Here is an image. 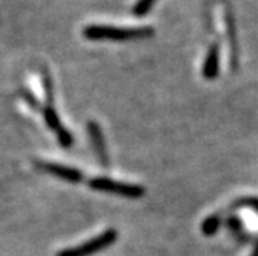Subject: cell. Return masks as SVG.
<instances>
[{
	"instance_id": "cell-1",
	"label": "cell",
	"mask_w": 258,
	"mask_h": 256,
	"mask_svg": "<svg viewBox=\"0 0 258 256\" xmlns=\"http://www.w3.org/2000/svg\"><path fill=\"white\" fill-rule=\"evenodd\" d=\"M84 37L90 40H133V39H144L153 36L152 27H141V28H119L111 25H88L84 28Z\"/></svg>"
},
{
	"instance_id": "cell-4",
	"label": "cell",
	"mask_w": 258,
	"mask_h": 256,
	"mask_svg": "<svg viewBox=\"0 0 258 256\" xmlns=\"http://www.w3.org/2000/svg\"><path fill=\"white\" fill-rule=\"evenodd\" d=\"M37 167L42 168L43 172H48V173H51L63 181H68V182H81L82 181V173L76 168L63 167L59 164H50V162H39Z\"/></svg>"
},
{
	"instance_id": "cell-8",
	"label": "cell",
	"mask_w": 258,
	"mask_h": 256,
	"mask_svg": "<svg viewBox=\"0 0 258 256\" xmlns=\"http://www.w3.org/2000/svg\"><path fill=\"white\" fill-rule=\"evenodd\" d=\"M156 0H138L136 5L133 7V14L141 17V16H146L155 5Z\"/></svg>"
},
{
	"instance_id": "cell-10",
	"label": "cell",
	"mask_w": 258,
	"mask_h": 256,
	"mask_svg": "<svg viewBox=\"0 0 258 256\" xmlns=\"http://www.w3.org/2000/svg\"><path fill=\"white\" fill-rule=\"evenodd\" d=\"M237 205H247V207H252V208H255V210L258 212V199H256V198L243 199V201H240L238 204H235V207H237Z\"/></svg>"
},
{
	"instance_id": "cell-7",
	"label": "cell",
	"mask_w": 258,
	"mask_h": 256,
	"mask_svg": "<svg viewBox=\"0 0 258 256\" xmlns=\"http://www.w3.org/2000/svg\"><path fill=\"white\" fill-rule=\"evenodd\" d=\"M43 118H45V122H46V125H48V128L53 130V131H56V134H59L60 131L65 130V128L62 127L60 121H59V116H57L56 110H54L51 105H50V107H46V108L43 110Z\"/></svg>"
},
{
	"instance_id": "cell-5",
	"label": "cell",
	"mask_w": 258,
	"mask_h": 256,
	"mask_svg": "<svg viewBox=\"0 0 258 256\" xmlns=\"http://www.w3.org/2000/svg\"><path fill=\"white\" fill-rule=\"evenodd\" d=\"M87 128H88V134L91 137V142H93V147H95V151L101 160V164L104 167L108 165V156H107V148H105V142H104V136H102V130L101 127L96 124V122H88L87 124Z\"/></svg>"
},
{
	"instance_id": "cell-11",
	"label": "cell",
	"mask_w": 258,
	"mask_h": 256,
	"mask_svg": "<svg viewBox=\"0 0 258 256\" xmlns=\"http://www.w3.org/2000/svg\"><path fill=\"white\" fill-rule=\"evenodd\" d=\"M252 256H258V244H256V247H255V250H253Z\"/></svg>"
},
{
	"instance_id": "cell-6",
	"label": "cell",
	"mask_w": 258,
	"mask_h": 256,
	"mask_svg": "<svg viewBox=\"0 0 258 256\" xmlns=\"http://www.w3.org/2000/svg\"><path fill=\"white\" fill-rule=\"evenodd\" d=\"M218 71H220V48L218 45H212L209 48V53L203 65V76L207 80H214L218 76Z\"/></svg>"
},
{
	"instance_id": "cell-3",
	"label": "cell",
	"mask_w": 258,
	"mask_h": 256,
	"mask_svg": "<svg viewBox=\"0 0 258 256\" xmlns=\"http://www.w3.org/2000/svg\"><path fill=\"white\" fill-rule=\"evenodd\" d=\"M116 238H118L116 230H107L102 235L96 236L95 239H91L88 242H84L78 247L62 250L57 256H91V254L107 248L108 245H111L116 241Z\"/></svg>"
},
{
	"instance_id": "cell-2",
	"label": "cell",
	"mask_w": 258,
	"mask_h": 256,
	"mask_svg": "<svg viewBox=\"0 0 258 256\" xmlns=\"http://www.w3.org/2000/svg\"><path fill=\"white\" fill-rule=\"evenodd\" d=\"M91 189H95L98 192H105V193H113V195H119L125 198H141L144 196L146 189L141 187V185H133V184H124L118 181H111L107 178H98V179H91L90 181Z\"/></svg>"
},
{
	"instance_id": "cell-9",
	"label": "cell",
	"mask_w": 258,
	"mask_h": 256,
	"mask_svg": "<svg viewBox=\"0 0 258 256\" xmlns=\"http://www.w3.org/2000/svg\"><path fill=\"white\" fill-rule=\"evenodd\" d=\"M220 227V218L218 216H209L204 222H203V233L210 236V235H214L215 231L218 230Z\"/></svg>"
}]
</instances>
